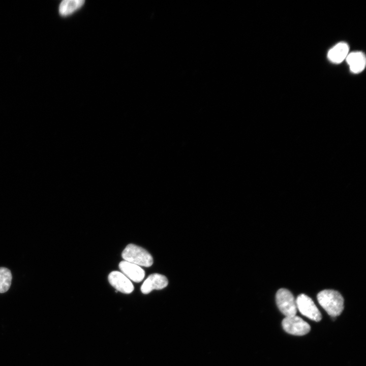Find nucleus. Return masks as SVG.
I'll list each match as a JSON object with an SVG mask.
<instances>
[{"label":"nucleus","instance_id":"12","mask_svg":"<svg viewBox=\"0 0 366 366\" xmlns=\"http://www.w3.org/2000/svg\"><path fill=\"white\" fill-rule=\"evenodd\" d=\"M12 278L9 269L0 267V293H4L8 290L11 284Z\"/></svg>","mask_w":366,"mask_h":366},{"label":"nucleus","instance_id":"5","mask_svg":"<svg viewBox=\"0 0 366 366\" xmlns=\"http://www.w3.org/2000/svg\"><path fill=\"white\" fill-rule=\"evenodd\" d=\"M284 330L287 333L294 336H303L311 329L310 325L296 315L286 317L282 322Z\"/></svg>","mask_w":366,"mask_h":366},{"label":"nucleus","instance_id":"1","mask_svg":"<svg viewBox=\"0 0 366 366\" xmlns=\"http://www.w3.org/2000/svg\"><path fill=\"white\" fill-rule=\"evenodd\" d=\"M320 305L332 317L340 315L344 309V298L338 291L324 290L317 295Z\"/></svg>","mask_w":366,"mask_h":366},{"label":"nucleus","instance_id":"8","mask_svg":"<svg viewBox=\"0 0 366 366\" xmlns=\"http://www.w3.org/2000/svg\"><path fill=\"white\" fill-rule=\"evenodd\" d=\"M119 268L125 276L135 282H140L144 278V270L135 264L122 261L119 264Z\"/></svg>","mask_w":366,"mask_h":366},{"label":"nucleus","instance_id":"10","mask_svg":"<svg viewBox=\"0 0 366 366\" xmlns=\"http://www.w3.org/2000/svg\"><path fill=\"white\" fill-rule=\"evenodd\" d=\"M349 47L345 42H340L329 50L327 58L332 63L340 64L346 59L349 53Z\"/></svg>","mask_w":366,"mask_h":366},{"label":"nucleus","instance_id":"11","mask_svg":"<svg viewBox=\"0 0 366 366\" xmlns=\"http://www.w3.org/2000/svg\"><path fill=\"white\" fill-rule=\"evenodd\" d=\"M84 0H64L59 6V13L63 16H67L80 9L84 4Z\"/></svg>","mask_w":366,"mask_h":366},{"label":"nucleus","instance_id":"9","mask_svg":"<svg viewBox=\"0 0 366 366\" xmlns=\"http://www.w3.org/2000/svg\"><path fill=\"white\" fill-rule=\"evenodd\" d=\"M345 59L349 65L350 70L353 73H359L365 68V56L361 51H354L348 53Z\"/></svg>","mask_w":366,"mask_h":366},{"label":"nucleus","instance_id":"2","mask_svg":"<svg viewBox=\"0 0 366 366\" xmlns=\"http://www.w3.org/2000/svg\"><path fill=\"white\" fill-rule=\"evenodd\" d=\"M121 255L125 261L138 266L149 267L153 263L151 255L144 249L134 244H129Z\"/></svg>","mask_w":366,"mask_h":366},{"label":"nucleus","instance_id":"3","mask_svg":"<svg viewBox=\"0 0 366 366\" xmlns=\"http://www.w3.org/2000/svg\"><path fill=\"white\" fill-rule=\"evenodd\" d=\"M276 299L279 309L286 317L296 315V300L290 291L285 288L280 289L276 293Z\"/></svg>","mask_w":366,"mask_h":366},{"label":"nucleus","instance_id":"6","mask_svg":"<svg viewBox=\"0 0 366 366\" xmlns=\"http://www.w3.org/2000/svg\"><path fill=\"white\" fill-rule=\"evenodd\" d=\"M108 279L110 284L117 291L129 294L134 290L133 284L122 272L112 271L109 273Z\"/></svg>","mask_w":366,"mask_h":366},{"label":"nucleus","instance_id":"7","mask_svg":"<svg viewBox=\"0 0 366 366\" xmlns=\"http://www.w3.org/2000/svg\"><path fill=\"white\" fill-rule=\"evenodd\" d=\"M168 283V280L165 276L153 273L144 281L141 287V291L143 294H148L154 289H162L166 287Z\"/></svg>","mask_w":366,"mask_h":366},{"label":"nucleus","instance_id":"4","mask_svg":"<svg viewBox=\"0 0 366 366\" xmlns=\"http://www.w3.org/2000/svg\"><path fill=\"white\" fill-rule=\"evenodd\" d=\"M297 309L303 316L312 320L318 322L321 320L320 312L312 299L308 296L301 294L296 300Z\"/></svg>","mask_w":366,"mask_h":366}]
</instances>
